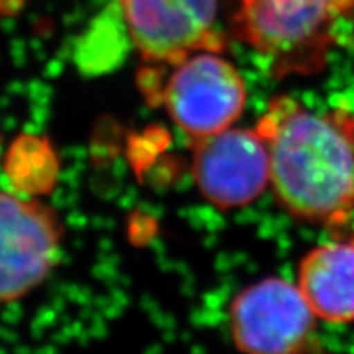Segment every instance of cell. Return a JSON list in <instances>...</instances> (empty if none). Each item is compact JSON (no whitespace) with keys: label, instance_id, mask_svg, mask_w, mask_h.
Instances as JSON below:
<instances>
[{"label":"cell","instance_id":"6da1fadb","mask_svg":"<svg viewBox=\"0 0 354 354\" xmlns=\"http://www.w3.org/2000/svg\"><path fill=\"white\" fill-rule=\"evenodd\" d=\"M271 187L295 218L342 233L354 216V115L279 95L259 118Z\"/></svg>","mask_w":354,"mask_h":354},{"label":"cell","instance_id":"7a4b0ae2","mask_svg":"<svg viewBox=\"0 0 354 354\" xmlns=\"http://www.w3.org/2000/svg\"><path fill=\"white\" fill-rule=\"evenodd\" d=\"M233 32L277 77L322 71L354 13V0H234Z\"/></svg>","mask_w":354,"mask_h":354},{"label":"cell","instance_id":"3957f363","mask_svg":"<svg viewBox=\"0 0 354 354\" xmlns=\"http://www.w3.org/2000/svg\"><path fill=\"white\" fill-rule=\"evenodd\" d=\"M315 320L299 286L279 277L246 287L230 308L233 342L245 354H325Z\"/></svg>","mask_w":354,"mask_h":354},{"label":"cell","instance_id":"277c9868","mask_svg":"<svg viewBox=\"0 0 354 354\" xmlns=\"http://www.w3.org/2000/svg\"><path fill=\"white\" fill-rule=\"evenodd\" d=\"M162 102L171 120L194 140L227 130L246 105L238 69L216 51H197L174 64Z\"/></svg>","mask_w":354,"mask_h":354},{"label":"cell","instance_id":"5b68a950","mask_svg":"<svg viewBox=\"0 0 354 354\" xmlns=\"http://www.w3.org/2000/svg\"><path fill=\"white\" fill-rule=\"evenodd\" d=\"M130 38L154 63L177 64L197 51L220 53L216 0H118Z\"/></svg>","mask_w":354,"mask_h":354},{"label":"cell","instance_id":"8992f818","mask_svg":"<svg viewBox=\"0 0 354 354\" xmlns=\"http://www.w3.org/2000/svg\"><path fill=\"white\" fill-rule=\"evenodd\" d=\"M192 176L218 209H238L259 198L271 184L269 153L258 128H227L194 140Z\"/></svg>","mask_w":354,"mask_h":354},{"label":"cell","instance_id":"52a82bcc","mask_svg":"<svg viewBox=\"0 0 354 354\" xmlns=\"http://www.w3.org/2000/svg\"><path fill=\"white\" fill-rule=\"evenodd\" d=\"M61 232L43 203L0 192V304L41 284L56 263Z\"/></svg>","mask_w":354,"mask_h":354},{"label":"cell","instance_id":"ba28073f","mask_svg":"<svg viewBox=\"0 0 354 354\" xmlns=\"http://www.w3.org/2000/svg\"><path fill=\"white\" fill-rule=\"evenodd\" d=\"M297 286L317 318L354 322V241L313 248L300 261Z\"/></svg>","mask_w":354,"mask_h":354},{"label":"cell","instance_id":"9c48e42d","mask_svg":"<svg viewBox=\"0 0 354 354\" xmlns=\"http://www.w3.org/2000/svg\"><path fill=\"white\" fill-rule=\"evenodd\" d=\"M342 233H343V234H346V236H348V240L354 241V216H353L351 221H349V223L346 225V228H344Z\"/></svg>","mask_w":354,"mask_h":354}]
</instances>
